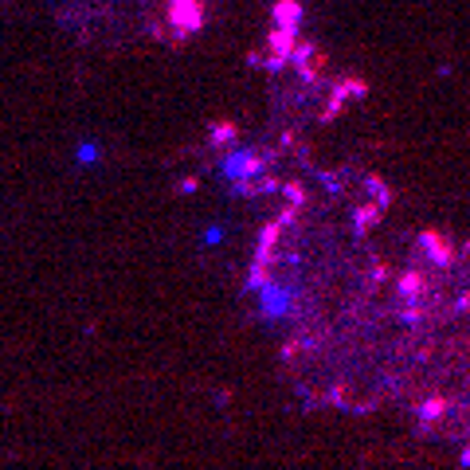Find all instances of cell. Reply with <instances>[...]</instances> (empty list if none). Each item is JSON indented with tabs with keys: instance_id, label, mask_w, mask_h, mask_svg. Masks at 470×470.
Instances as JSON below:
<instances>
[{
	"instance_id": "obj_2",
	"label": "cell",
	"mask_w": 470,
	"mask_h": 470,
	"mask_svg": "<svg viewBox=\"0 0 470 470\" xmlns=\"http://www.w3.org/2000/svg\"><path fill=\"white\" fill-rule=\"evenodd\" d=\"M263 310L267 314H286L291 310V291H274V286H270V291L263 294Z\"/></svg>"
},
{
	"instance_id": "obj_3",
	"label": "cell",
	"mask_w": 470,
	"mask_h": 470,
	"mask_svg": "<svg viewBox=\"0 0 470 470\" xmlns=\"http://www.w3.org/2000/svg\"><path fill=\"white\" fill-rule=\"evenodd\" d=\"M79 161H98V149H94V145H82V149H79Z\"/></svg>"
},
{
	"instance_id": "obj_1",
	"label": "cell",
	"mask_w": 470,
	"mask_h": 470,
	"mask_svg": "<svg viewBox=\"0 0 470 470\" xmlns=\"http://www.w3.org/2000/svg\"><path fill=\"white\" fill-rule=\"evenodd\" d=\"M223 172H228L231 180H247V177H255V172H259V157H255L251 149L231 153V157L223 161Z\"/></svg>"
}]
</instances>
